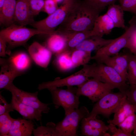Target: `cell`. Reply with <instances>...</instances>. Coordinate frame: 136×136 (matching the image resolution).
<instances>
[{"label":"cell","instance_id":"ffe728a7","mask_svg":"<svg viewBox=\"0 0 136 136\" xmlns=\"http://www.w3.org/2000/svg\"><path fill=\"white\" fill-rule=\"evenodd\" d=\"M0 72V89H5L13 83L15 78L20 73L7 60L1 61Z\"/></svg>","mask_w":136,"mask_h":136},{"label":"cell","instance_id":"cb8c5ba5","mask_svg":"<svg viewBox=\"0 0 136 136\" xmlns=\"http://www.w3.org/2000/svg\"><path fill=\"white\" fill-rule=\"evenodd\" d=\"M124 11L120 5L114 4L108 6L106 13L112 21L115 27L125 28L124 18Z\"/></svg>","mask_w":136,"mask_h":136},{"label":"cell","instance_id":"7402d4cb","mask_svg":"<svg viewBox=\"0 0 136 136\" xmlns=\"http://www.w3.org/2000/svg\"><path fill=\"white\" fill-rule=\"evenodd\" d=\"M46 43L47 47L56 55L67 50V42L64 36L56 31L50 35Z\"/></svg>","mask_w":136,"mask_h":136},{"label":"cell","instance_id":"484cf974","mask_svg":"<svg viewBox=\"0 0 136 136\" xmlns=\"http://www.w3.org/2000/svg\"><path fill=\"white\" fill-rule=\"evenodd\" d=\"M71 52L67 50L56 55L54 62L60 70L67 71L75 68L71 59Z\"/></svg>","mask_w":136,"mask_h":136},{"label":"cell","instance_id":"4fadbf2b","mask_svg":"<svg viewBox=\"0 0 136 136\" xmlns=\"http://www.w3.org/2000/svg\"><path fill=\"white\" fill-rule=\"evenodd\" d=\"M30 10L28 0L16 1L14 20L18 25L24 26L30 24L35 21Z\"/></svg>","mask_w":136,"mask_h":136},{"label":"cell","instance_id":"4dcf8cb0","mask_svg":"<svg viewBox=\"0 0 136 136\" xmlns=\"http://www.w3.org/2000/svg\"><path fill=\"white\" fill-rule=\"evenodd\" d=\"M82 0L88 6L100 12L106 6L115 4L117 0Z\"/></svg>","mask_w":136,"mask_h":136},{"label":"cell","instance_id":"44dd1931","mask_svg":"<svg viewBox=\"0 0 136 136\" xmlns=\"http://www.w3.org/2000/svg\"><path fill=\"white\" fill-rule=\"evenodd\" d=\"M102 37L97 36H91L84 40L74 49L91 52L94 50L96 51L107 45L114 40L105 39Z\"/></svg>","mask_w":136,"mask_h":136},{"label":"cell","instance_id":"ba28073f","mask_svg":"<svg viewBox=\"0 0 136 136\" xmlns=\"http://www.w3.org/2000/svg\"><path fill=\"white\" fill-rule=\"evenodd\" d=\"M89 113L88 110L84 106L75 109L65 115L64 118L56 124V129L61 136H78L77 131L80 122Z\"/></svg>","mask_w":136,"mask_h":136},{"label":"cell","instance_id":"e575fe53","mask_svg":"<svg viewBox=\"0 0 136 136\" xmlns=\"http://www.w3.org/2000/svg\"><path fill=\"white\" fill-rule=\"evenodd\" d=\"M124 11L129 12L136 16V0H118Z\"/></svg>","mask_w":136,"mask_h":136},{"label":"cell","instance_id":"8fae6325","mask_svg":"<svg viewBox=\"0 0 136 136\" xmlns=\"http://www.w3.org/2000/svg\"><path fill=\"white\" fill-rule=\"evenodd\" d=\"M10 91L12 96L18 101L26 105L31 106L41 111L42 113H47L50 108L48 106L51 104L43 103L38 97V92L30 93L18 88L13 83L5 89Z\"/></svg>","mask_w":136,"mask_h":136},{"label":"cell","instance_id":"277c9868","mask_svg":"<svg viewBox=\"0 0 136 136\" xmlns=\"http://www.w3.org/2000/svg\"><path fill=\"white\" fill-rule=\"evenodd\" d=\"M47 89L51 94L55 108L58 109L60 106L62 107L65 111V115L78 108L80 103V96L77 94V88L71 86L67 87L66 89H63L53 87Z\"/></svg>","mask_w":136,"mask_h":136},{"label":"cell","instance_id":"5bb4252c","mask_svg":"<svg viewBox=\"0 0 136 136\" xmlns=\"http://www.w3.org/2000/svg\"><path fill=\"white\" fill-rule=\"evenodd\" d=\"M109 66L114 69L122 76L128 72V62L127 54L122 55L104 57L97 62Z\"/></svg>","mask_w":136,"mask_h":136},{"label":"cell","instance_id":"f546056e","mask_svg":"<svg viewBox=\"0 0 136 136\" xmlns=\"http://www.w3.org/2000/svg\"><path fill=\"white\" fill-rule=\"evenodd\" d=\"M14 119L10 116L9 113L0 115V136H8Z\"/></svg>","mask_w":136,"mask_h":136},{"label":"cell","instance_id":"6da1fadb","mask_svg":"<svg viewBox=\"0 0 136 136\" xmlns=\"http://www.w3.org/2000/svg\"><path fill=\"white\" fill-rule=\"evenodd\" d=\"M100 12L78 0L69 12L58 30L82 31L92 30Z\"/></svg>","mask_w":136,"mask_h":136},{"label":"cell","instance_id":"30bf717a","mask_svg":"<svg viewBox=\"0 0 136 136\" xmlns=\"http://www.w3.org/2000/svg\"><path fill=\"white\" fill-rule=\"evenodd\" d=\"M89 66L88 64L84 65L78 71L65 78L56 79L53 81L43 82L39 85L38 89L41 90L50 87H60L74 86L78 87L89 79Z\"/></svg>","mask_w":136,"mask_h":136},{"label":"cell","instance_id":"ab89813d","mask_svg":"<svg viewBox=\"0 0 136 136\" xmlns=\"http://www.w3.org/2000/svg\"><path fill=\"white\" fill-rule=\"evenodd\" d=\"M107 125L108 130L112 134L113 136H132L131 134L127 133L120 128H117L116 125L112 123H109Z\"/></svg>","mask_w":136,"mask_h":136},{"label":"cell","instance_id":"74e56055","mask_svg":"<svg viewBox=\"0 0 136 136\" xmlns=\"http://www.w3.org/2000/svg\"><path fill=\"white\" fill-rule=\"evenodd\" d=\"M129 84V87L125 92L127 99L130 104L136 107V85Z\"/></svg>","mask_w":136,"mask_h":136},{"label":"cell","instance_id":"5b68a950","mask_svg":"<svg viewBox=\"0 0 136 136\" xmlns=\"http://www.w3.org/2000/svg\"><path fill=\"white\" fill-rule=\"evenodd\" d=\"M45 35L36 29L26 28L14 23L2 30L0 35L3 37L11 48L24 45L32 36L37 34Z\"/></svg>","mask_w":136,"mask_h":136},{"label":"cell","instance_id":"d6986e66","mask_svg":"<svg viewBox=\"0 0 136 136\" xmlns=\"http://www.w3.org/2000/svg\"><path fill=\"white\" fill-rule=\"evenodd\" d=\"M91 31H77L58 30L56 31L65 38L67 42V50L71 51L84 40L91 36Z\"/></svg>","mask_w":136,"mask_h":136},{"label":"cell","instance_id":"83f0119b","mask_svg":"<svg viewBox=\"0 0 136 136\" xmlns=\"http://www.w3.org/2000/svg\"><path fill=\"white\" fill-rule=\"evenodd\" d=\"M56 126L54 123L49 122L46 126H41L34 128L32 133L35 136H61L57 130Z\"/></svg>","mask_w":136,"mask_h":136},{"label":"cell","instance_id":"60d3db41","mask_svg":"<svg viewBox=\"0 0 136 136\" xmlns=\"http://www.w3.org/2000/svg\"><path fill=\"white\" fill-rule=\"evenodd\" d=\"M6 41L5 38L0 35V56L4 57L6 56Z\"/></svg>","mask_w":136,"mask_h":136},{"label":"cell","instance_id":"ee69618b","mask_svg":"<svg viewBox=\"0 0 136 136\" xmlns=\"http://www.w3.org/2000/svg\"><path fill=\"white\" fill-rule=\"evenodd\" d=\"M133 136H136V122L135 125L133 130Z\"/></svg>","mask_w":136,"mask_h":136},{"label":"cell","instance_id":"d6a6232c","mask_svg":"<svg viewBox=\"0 0 136 136\" xmlns=\"http://www.w3.org/2000/svg\"><path fill=\"white\" fill-rule=\"evenodd\" d=\"M127 54L128 62L127 77L136 78V55L131 53Z\"/></svg>","mask_w":136,"mask_h":136},{"label":"cell","instance_id":"2e32d148","mask_svg":"<svg viewBox=\"0 0 136 136\" xmlns=\"http://www.w3.org/2000/svg\"><path fill=\"white\" fill-rule=\"evenodd\" d=\"M34 125L32 120L14 119L8 136H30Z\"/></svg>","mask_w":136,"mask_h":136},{"label":"cell","instance_id":"7c38bea8","mask_svg":"<svg viewBox=\"0 0 136 136\" xmlns=\"http://www.w3.org/2000/svg\"><path fill=\"white\" fill-rule=\"evenodd\" d=\"M28 51L31 58L37 64L44 68L47 67L52 53L47 47L35 42L29 46Z\"/></svg>","mask_w":136,"mask_h":136},{"label":"cell","instance_id":"9a60e30c","mask_svg":"<svg viewBox=\"0 0 136 136\" xmlns=\"http://www.w3.org/2000/svg\"><path fill=\"white\" fill-rule=\"evenodd\" d=\"M10 103L13 109L20 113L23 119L37 121L41 119L42 112L41 111L22 103L12 96Z\"/></svg>","mask_w":136,"mask_h":136},{"label":"cell","instance_id":"f6af8a7d","mask_svg":"<svg viewBox=\"0 0 136 136\" xmlns=\"http://www.w3.org/2000/svg\"><path fill=\"white\" fill-rule=\"evenodd\" d=\"M56 1L57 3L63 2L64 0H54Z\"/></svg>","mask_w":136,"mask_h":136},{"label":"cell","instance_id":"7a4b0ae2","mask_svg":"<svg viewBox=\"0 0 136 136\" xmlns=\"http://www.w3.org/2000/svg\"><path fill=\"white\" fill-rule=\"evenodd\" d=\"M78 0H64L61 5L52 14L41 20L34 21L30 25L50 35L55 32V28L64 21L69 12Z\"/></svg>","mask_w":136,"mask_h":136},{"label":"cell","instance_id":"603a6c76","mask_svg":"<svg viewBox=\"0 0 136 136\" xmlns=\"http://www.w3.org/2000/svg\"><path fill=\"white\" fill-rule=\"evenodd\" d=\"M16 0H5L0 10V23L8 27L14 23Z\"/></svg>","mask_w":136,"mask_h":136},{"label":"cell","instance_id":"4316f807","mask_svg":"<svg viewBox=\"0 0 136 136\" xmlns=\"http://www.w3.org/2000/svg\"><path fill=\"white\" fill-rule=\"evenodd\" d=\"M91 52L82 50L74 49L71 53V59L75 68L83 66L91 60Z\"/></svg>","mask_w":136,"mask_h":136},{"label":"cell","instance_id":"52a82bcc","mask_svg":"<svg viewBox=\"0 0 136 136\" xmlns=\"http://www.w3.org/2000/svg\"><path fill=\"white\" fill-rule=\"evenodd\" d=\"M129 23V26L122 35L114 39L107 45L96 51L95 55L91 56V59L97 62L104 57L116 54L122 49L125 48L130 36L136 26V17H133Z\"/></svg>","mask_w":136,"mask_h":136},{"label":"cell","instance_id":"e0dca14e","mask_svg":"<svg viewBox=\"0 0 136 136\" xmlns=\"http://www.w3.org/2000/svg\"><path fill=\"white\" fill-rule=\"evenodd\" d=\"M136 113V107L128 101L126 94L118 109L114 113L113 119L108 120L107 122L118 126L129 116Z\"/></svg>","mask_w":136,"mask_h":136},{"label":"cell","instance_id":"836d02e7","mask_svg":"<svg viewBox=\"0 0 136 136\" xmlns=\"http://www.w3.org/2000/svg\"><path fill=\"white\" fill-rule=\"evenodd\" d=\"M30 10L33 16L38 15L43 11L44 0H28Z\"/></svg>","mask_w":136,"mask_h":136},{"label":"cell","instance_id":"d590c367","mask_svg":"<svg viewBox=\"0 0 136 136\" xmlns=\"http://www.w3.org/2000/svg\"><path fill=\"white\" fill-rule=\"evenodd\" d=\"M125 48L128 49L131 53L136 55V26L131 33Z\"/></svg>","mask_w":136,"mask_h":136},{"label":"cell","instance_id":"d4e9b609","mask_svg":"<svg viewBox=\"0 0 136 136\" xmlns=\"http://www.w3.org/2000/svg\"><path fill=\"white\" fill-rule=\"evenodd\" d=\"M7 61L20 73L26 70L31 63L30 58L26 53L20 52L11 56Z\"/></svg>","mask_w":136,"mask_h":136},{"label":"cell","instance_id":"8d00e7d4","mask_svg":"<svg viewBox=\"0 0 136 136\" xmlns=\"http://www.w3.org/2000/svg\"><path fill=\"white\" fill-rule=\"evenodd\" d=\"M58 3L54 0H44V4L43 11L48 15L54 13L57 9Z\"/></svg>","mask_w":136,"mask_h":136},{"label":"cell","instance_id":"7bdbcfd3","mask_svg":"<svg viewBox=\"0 0 136 136\" xmlns=\"http://www.w3.org/2000/svg\"><path fill=\"white\" fill-rule=\"evenodd\" d=\"M5 0H0V10L1 9Z\"/></svg>","mask_w":136,"mask_h":136},{"label":"cell","instance_id":"f1b7e54d","mask_svg":"<svg viewBox=\"0 0 136 136\" xmlns=\"http://www.w3.org/2000/svg\"><path fill=\"white\" fill-rule=\"evenodd\" d=\"M84 118L90 128L96 134H101L108 130L107 125L102 120L97 119L96 117H85Z\"/></svg>","mask_w":136,"mask_h":136},{"label":"cell","instance_id":"1f68e13d","mask_svg":"<svg viewBox=\"0 0 136 136\" xmlns=\"http://www.w3.org/2000/svg\"><path fill=\"white\" fill-rule=\"evenodd\" d=\"M136 122V114H132L128 116L117 126L125 132L131 134L134 128Z\"/></svg>","mask_w":136,"mask_h":136},{"label":"cell","instance_id":"8992f818","mask_svg":"<svg viewBox=\"0 0 136 136\" xmlns=\"http://www.w3.org/2000/svg\"><path fill=\"white\" fill-rule=\"evenodd\" d=\"M126 93L119 91L117 93L111 92L104 95L94 105L91 112L86 117L96 118L101 115L107 118L114 113L118 109Z\"/></svg>","mask_w":136,"mask_h":136},{"label":"cell","instance_id":"f35d334b","mask_svg":"<svg viewBox=\"0 0 136 136\" xmlns=\"http://www.w3.org/2000/svg\"><path fill=\"white\" fill-rule=\"evenodd\" d=\"M14 110L11 104L8 103L5 98L0 94V115L9 113L10 112L13 111Z\"/></svg>","mask_w":136,"mask_h":136},{"label":"cell","instance_id":"9c48e42d","mask_svg":"<svg viewBox=\"0 0 136 136\" xmlns=\"http://www.w3.org/2000/svg\"><path fill=\"white\" fill-rule=\"evenodd\" d=\"M116 88L113 86L95 79H89L78 87L76 93L87 97L93 102L97 101L106 94Z\"/></svg>","mask_w":136,"mask_h":136},{"label":"cell","instance_id":"b9f144b4","mask_svg":"<svg viewBox=\"0 0 136 136\" xmlns=\"http://www.w3.org/2000/svg\"><path fill=\"white\" fill-rule=\"evenodd\" d=\"M127 79L129 84H132L136 85V78L128 77Z\"/></svg>","mask_w":136,"mask_h":136},{"label":"cell","instance_id":"ac0fdd59","mask_svg":"<svg viewBox=\"0 0 136 136\" xmlns=\"http://www.w3.org/2000/svg\"><path fill=\"white\" fill-rule=\"evenodd\" d=\"M114 27L112 21L106 13L99 16L96 19L91 31V36L103 37L110 33Z\"/></svg>","mask_w":136,"mask_h":136},{"label":"cell","instance_id":"3957f363","mask_svg":"<svg viewBox=\"0 0 136 136\" xmlns=\"http://www.w3.org/2000/svg\"><path fill=\"white\" fill-rule=\"evenodd\" d=\"M88 73L90 78L110 84L120 92L125 93L129 87L126 80L113 68L104 63L89 65Z\"/></svg>","mask_w":136,"mask_h":136}]
</instances>
